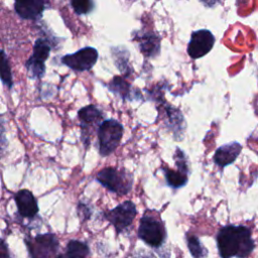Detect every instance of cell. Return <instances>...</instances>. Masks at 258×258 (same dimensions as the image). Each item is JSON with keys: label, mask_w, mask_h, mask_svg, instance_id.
Listing matches in <instances>:
<instances>
[{"label": "cell", "mask_w": 258, "mask_h": 258, "mask_svg": "<svg viewBox=\"0 0 258 258\" xmlns=\"http://www.w3.org/2000/svg\"><path fill=\"white\" fill-rule=\"evenodd\" d=\"M55 258H68V257H67V256H66V254L63 253V254H58Z\"/></svg>", "instance_id": "24"}, {"label": "cell", "mask_w": 258, "mask_h": 258, "mask_svg": "<svg viewBox=\"0 0 258 258\" xmlns=\"http://www.w3.org/2000/svg\"><path fill=\"white\" fill-rule=\"evenodd\" d=\"M221 258H247L255 249L251 230L244 225H226L216 236Z\"/></svg>", "instance_id": "1"}, {"label": "cell", "mask_w": 258, "mask_h": 258, "mask_svg": "<svg viewBox=\"0 0 258 258\" xmlns=\"http://www.w3.org/2000/svg\"><path fill=\"white\" fill-rule=\"evenodd\" d=\"M46 2L40 0L34 1H16L14 9L16 13L24 19H37L45 9Z\"/></svg>", "instance_id": "12"}, {"label": "cell", "mask_w": 258, "mask_h": 258, "mask_svg": "<svg viewBox=\"0 0 258 258\" xmlns=\"http://www.w3.org/2000/svg\"><path fill=\"white\" fill-rule=\"evenodd\" d=\"M123 126L115 119L105 120L99 127L97 134L99 140V152L102 156H108L120 144L123 136Z\"/></svg>", "instance_id": "4"}, {"label": "cell", "mask_w": 258, "mask_h": 258, "mask_svg": "<svg viewBox=\"0 0 258 258\" xmlns=\"http://www.w3.org/2000/svg\"><path fill=\"white\" fill-rule=\"evenodd\" d=\"M186 245L194 258H206L208 256V249L202 244L197 236L186 235Z\"/></svg>", "instance_id": "18"}, {"label": "cell", "mask_w": 258, "mask_h": 258, "mask_svg": "<svg viewBox=\"0 0 258 258\" xmlns=\"http://www.w3.org/2000/svg\"><path fill=\"white\" fill-rule=\"evenodd\" d=\"M98 59V50L91 46H86L74 53L66 54L61 57V62L77 72L91 70Z\"/></svg>", "instance_id": "8"}, {"label": "cell", "mask_w": 258, "mask_h": 258, "mask_svg": "<svg viewBox=\"0 0 258 258\" xmlns=\"http://www.w3.org/2000/svg\"><path fill=\"white\" fill-rule=\"evenodd\" d=\"M137 215L136 206L131 201H125L112 210L104 213V217L112 224L118 234L125 231L132 225L134 218Z\"/></svg>", "instance_id": "6"}, {"label": "cell", "mask_w": 258, "mask_h": 258, "mask_svg": "<svg viewBox=\"0 0 258 258\" xmlns=\"http://www.w3.org/2000/svg\"><path fill=\"white\" fill-rule=\"evenodd\" d=\"M108 87L110 91L115 93L116 95L120 96L122 99L130 98V92H131V85L125 81L121 77H114L111 82L108 84Z\"/></svg>", "instance_id": "16"}, {"label": "cell", "mask_w": 258, "mask_h": 258, "mask_svg": "<svg viewBox=\"0 0 258 258\" xmlns=\"http://www.w3.org/2000/svg\"><path fill=\"white\" fill-rule=\"evenodd\" d=\"M96 179L107 189L117 195H127L133 184V176L130 172L116 167H106L101 169Z\"/></svg>", "instance_id": "2"}, {"label": "cell", "mask_w": 258, "mask_h": 258, "mask_svg": "<svg viewBox=\"0 0 258 258\" xmlns=\"http://www.w3.org/2000/svg\"><path fill=\"white\" fill-rule=\"evenodd\" d=\"M215 44V36L208 29L196 30L191 33L187 44V53L194 58H201L209 53Z\"/></svg>", "instance_id": "9"}, {"label": "cell", "mask_w": 258, "mask_h": 258, "mask_svg": "<svg viewBox=\"0 0 258 258\" xmlns=\"http://www.w3.org/2000/svg\"><path fill=\"white\" fill-rule=\"evenodd\" d=\"M137 236L146 245L152 248H159L166 239L164 223L152 215L144 214L139 222Z\"/></svg>", "instance_id": "3"}, {"label": "cell", "mask_w": 258, "mask_h": 258, "mask_svg": "<svg viewBox=\"0 0 258 258\" xmlns=\"http://www.w3.org/2000/svg\"><path fill=\"white\" fill-rule=\"evenodd\" d=\"M79 214L80 216H82L84 219H89L91 216V212L90 209H88V207H85L83 204L79 205Z\"/></svg>", "instance_id": "21"}, {"label": "cell", "mask_w": 258, "mask_h": 258, "mask_svg": "<svg viewBox=\"0 0 258 258\" xmlns=\"http://www.w3.org/2000/svg\"><path fill=\"white\" fill-rule=\"evenodd\" d=\"M141 52L148 56L153 57L159 53L160 39L153 32H144L136 37Z\"/></svg>", "instance_id": "13"}, {"label": "cell", "mask_w": 258, "mask_h": 258, "mask_svg": "<svg viewBox=\"0 0 258 258\" xmlns=\"http://www.w3.org/2000/svg\"><path fill=\"white\" fill-rule=\"evenodd\" d=\"M1 55H2L1 56V80L5 86H7L8 88H11L13 81H12L10 63L4 50L1 51Z\"/></svg>", "instance_id": "19"}, {"label": "cell", "mask_w": 258, "mask_h": 258, "mask_svg": "<svg viewBox=\"0 0 258 258\" xmlns=\"http://www.w3.org/2000/svg\"><path fill=\"white\" fill-rule=\"evenodd\" d=\"M164 177L166 179V182L169 186L173 188H178L183 186L187 182V176L188 174L181 172L180 170L176 169H164Z\"/></svg>", "instance_id": "17"}, {"label": "cell", "mask_w": 258, "mask_h": 258, "mask_svg": "<svg viewBox=\"0 0 258 258\" xmlns=\"http://www.w3.org/2000/svg\"><path fill=\"white\" fill-rule=\"evenodd\" d=\"M241 150H242V145L237 141L224 144L219 148H217V150L215 151V154L213 157L214 162L219 167L223 168L229 164H232L241 153Z\"/></svg>", "instance_id": "11"}, {"label": "cell", "mask_w": 258, "mask_h": 258, "mask_svg": "<svg viewBox=\"0 0 258 258\" xmlns=\"http://www.w3.org/2000/svg\"><path fill=\"white\" fill-rule=\"evenodd\" d=\"M64 254L68 258H88L90 255V248L83 241L71 240L67 244Z\"/></svg>", "instance_id": "14"}, {"label": "cell", "mask_w": 258, "mask_h": 258, "mask_svg": "<svg viewBox=\"0 0 258 258\" xmlns=\"http://www.w3.org/2000/svg\"><path fill=\"white\" fill-rule=\"evenodd\" d=\"M1 258H11L8 247L4 240H2V245H1Z\"/></svg>", "instance_id": "22"}, {"label": "cell", "mask_w": 258, "mask_h": 258, "mask_svg": "<svg viewBox=\"0 0 258 258\" xmlns=\"http://www.w3.org/2000/svg\"><path fill=\"white\" fill-rule=\"evenodd\" d=\"M138 258H156L152 253H146V254H143L141 256H139Z\"/></svg>", "instance_id": "23"}, {"label": "cell", "mask_w": 258, "mask_h": 258, "mask_svg": "<svg viewBox=\"0 0 258 258\" xmlns=\"http://www.w3.org/2000/svg\"><path fill=\"white\" fill-rule=\"evenodd\" d=\"M78 117L82 129V140L87 146L90 144V138L93 132L96 129L98 131L100 125L105 121L103 120L104 114L95 105H88L78 111Z\"/></svg>", "instance_id": "7"}, {"label": "cell", "mask_w": 258, "mask_h": 258, "mask_svg": "<svg viewBox=\"0 0 258 258\" xmlns=\"http://www.w3.org/2000/svg\"><path fill=\"white\" fill-rule=\"evenodd\" d=\"M71 5L74 8V11L79 14H88L89 12H91L95 6V3L93 1H89V0H84V1H72Z\"/></svg>", "instance_id": "20"}, {"label": "cell", "mask_w": 258, "mask_h": 258, "mask_svg": "<svg viewBox=\"0 0 258 258\" xmlns=\"http://www.w3.org/2000/svg\"><path fill=\"white\" fill-rule=\"evenodd\" d=\"M51 46L49 41L44 38H37L33 45V52L30 56L31 59L36 60L38 62L44 63L45 60L48 58L50 53Z\"/></svg>", "instance_id": "15"}, {"label": "cell", "mask_w": 258, "mask_h": 258, "mask_svg": "<svg viewBox=\"0 0 258 258\" xmlns=\"http://www.w3.org/2000/svg\"><path fill=\"white\" fill-rule=\"evenodd\" d=\"M17 212L22 218L32 219L38 213V205L33 194L28 189H20L14 195Z\"/></svg>", "instance_id": "10"}, {"label": "cell", "mask_w": 258, "mask_h": 258, "mask_svg": "<svg viewBox=\"0 0 258 258\" xmlns=\"http://www.w3.org/2000/svg\"><path fill=\"white\" fill-rule=\"evenodd\" d=\"M29 258H51L55 256L59 242L53 233L37 234L36 236L24 239Z\"/></svg>", "instance_id": "5"}]
</instances>
